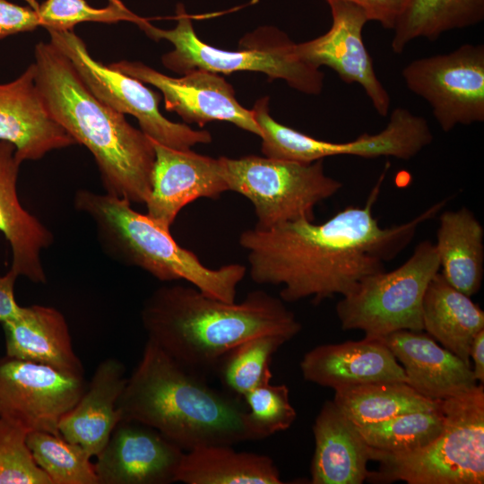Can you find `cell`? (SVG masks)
Listing matches in <instances>:
<instances>
[{
    "mask_svg": "<svg viewBox=\"0 0 484 484\" xmlns=\"http://www.w3.org/2000/svg\"><path fill=\"white\" fill-rule=\"evenodd\" d=\"M386 164L362 207L348 206L321 224L300 219L270 229L244 230L238 244L247 252L251 280L281 286L280 298L316 305L344 296L366 276L385 270L412 239L418 227L444 207L442 200L402 224L381 227L373 215Z\"/></svg>",
    "mask_w": 484,
    "mask_h": 484,
    "instance_id": "6da1fadb",
    "label": "cell"
},
{
    "mask_svg": "<svg viewBox=\"0 0 484 484\" xmlns=\"http://www.w3.org/2000/svg\"><path fill=\"white\" fill-rule=\"evenodd\" d=\"M141 320L149 341L188 370L215 373L233 347L263 334L291 340L301 324L285 302L263 290L240 302L210 297L193 285H164L144 301Z\"/></svg>",
    "mask_w": 484,
    "mask_h": 484,
    "instance_id": "7a4b0ae2",
    "label": "cell"
},
{
    "mask_svg": "<svg viewBox=\"0 0 484 484\" xmlns=\"http://www.w3.org/2000/svg\"><path fill=\"white\" fill-rule=\"evenodd\" d=\"M36 82L52 117L92 154L105 193L145 203L151 190L153 141L98 99L50 42L34 49Z\"/></svg>",
    "mask_w": 484,
    "mask_h": 484,
    "instance_id": "3957f363",
    "label": "cell"
},
{
    "mask_svg": "<svg viewBox=\"0 0 484 484\" xmlns=\"http://www.w3.org/2000/svg\"><path fill=\"white\" fill-rule=\"evenodd\" d=\"M243 399L212 388L147 340L117 402L122 420L159 431L184 451L250 440Z\"/></svg>",
    "mask_w": 484,
    "mask_h": 484,
    "instance_id": "277c9868",
    "label": "cell"
},
{
    "mask_svg": "<svg viewBox=\"0 0 484 484\" xmlns=\"http://www.w3.org/2000/svg\"><path fill=\"white\" fill-rule=\"evenodd\" d=\"M73 206L91 220L99 244L111 259L140 268L160 281H185L210 297L236 301L238 286L246 273L245 265L207 267L176 242L170 229L133 209L125 199L80 189Z\"/></svg>",
    "mask_w": 484,
    "mask_h": 484,
    "instance_id": "5b68a950",
    "label": "cell"
},
{
    "mask_svg": "<svg viewBox=\"0 0 484 484\" xmlns=\"http://www.w3.org/2000/svg\"><path fill=\"white\" fill-rule=\"evenodd\" d=\"M177 25L160 29L148 20L138 26L153 40L165 39L174 48L161 57L165 67L178 74L205 70L229 74L238 71L260 72L270 79L284 80L291 88L306 94H319L324 73L301 60L296 43L274 27H262L241 40L238 50L220 49L203 42L196 35L184 5L177 6Z\"/></svg>",
    "mask_w": 484,
    "mask_h": 484,
    "instance_id": "8992f818",
    "label": "cell"
},
{
    "mask_svg": "<svg viewBox=\"0 0 484 484\" xmlns=\"http://www.w3.org/2000/svg\"><path fill=\"white\" fill-rule=\"evenodd\" d=\"M444 427L426 446L401 454L373 449L379 469L367 480L409 484H483L484 387L441 401Z\"/></svg>",
    "mask_w": 484,
    "mask_h": 484,
    "instance_id": "52a82bcc",
    "label": "cell"
},
{
    "mask_svg": "<svg viewBox=\"0 0 484 484\" xmlns=\"http://www.w3.org/2000/svg\"><path fill=\"white\" fill-rule=\"evenodd\" d=\"M229 191L251 202L255 229H270L300 219L315 220V207L333 196L342 183L324 171V160L310 163L248 155L220 157Z\"/></svg>",
    "mask_w": 484,
    "mask_h": 484,
    "instance_id": "ba28073f",
    "label": "cell"
},
{
    "mask_svg": "<svg viewBox=\"0 0 484 484\" xmlns=\"http://www.w3.org/2000/svg\"><path fill=\"white\" fill-rule=\"evenodd\" d=\"M439 271L435 244L419 242L398 268L366 276L342 296L336 305L341 328L376 338L401 330L422 331L423 297Z\"/></svg>",
    "mask_w": 484,
    "mask_h": 484,
    "instance_id": "9c48e42d",
    "label": "cell"
},
{
    "mask_svg": "<svg viewBox=\"0 0 484 484\" xmlns=\"http://www.w3.org/2000/svg\"><path fill=\"white\" fill-rule=\"evenodd\" d=\"M50 40L72 63L83 83L101 102L124 115L134 117L140 129L152 141L177 150L209 143L206 130L166 118L159 109L160 95L141 81L95 60L73 30L47 29Z\"/></svg>",
    "mask_w": 484,
    "mask_h": 484,
    "instance_id": "30bf717a",
    "label": "cell"
},
{
    "mask_svg": "<svg viewBox=\"0 0 484 484\" xmlns=\"http://www.w3.org/2000/svg\"><path fill=\"white\" fill-rule=\"evenodd\" d=\"M407 88L424 99L444 132L484 121V46L415 59L402 71Z\"/></svg>",
    "mask_w": 484,
    "mask_h": 484,
    "instance_id": "8fae6325",
    "label": "cell"
},
{
    "mask_svg": "<svg viewBox=\"0 0 484 484\" xmlns=\"http://www.w3.org/2000/svg\"><path fill=\"white\" fill-rule=\"evenodd\" d=\"M86 388L75 376L43 364L0 357V418L29 432L60 435L58 423Z\"/></svg>",
    "mask_w": 484,
    "mask_h": 484,
    "instance_id": "7c38bea8",
    "label": "cell"
},
{
    "mask_svg": "<svg viewBox=\"0 0 484 484\" xmlns=\"http://www.w3.org/2000/svg\"><path fill=\"white\" fill-rule=\"evenodd\" d=\"M108 65L154 86L162 93L166 109L176 112L186 123L203 126L211 121H226L262 136L252 110L240 105L233 87L220 73L193 70L176 78L139 61L122 60Z\"/></svg>",
    "mask_w": 484,
    "mask_h": 484,
    "instance_id": "4fadbf2b",
    "label": "cell"
},
{
    "mask_svg": "<svg viewBox=\"0 0 484 484\" xmlns=\"http://www.w3.org/2000/svg\"><path fill=\"white\" fill-rule=\"evenodd\" d=\"M333 23L324 34L296 44L298 57L308 65L333 69L346 83H358L364 90L376 111L385 117L390 109L388 91L376 76L373 61L362 39L368 21L358 5L346 2L328 4Z\"/></svg>",
    "mask_w": 484,
    "mask_h": 484,
    "instance_id": "5bb4252c",
    "label": "cell"
},
{
    "mask_svg": "<svg viewBox=\"0 0 484 484\" xmlns=\"http://www.w3.org/2000/svg\"><path fill=\"white\" fill-rule=\"evenodd\" d=\"M155 152L151 190L146 201V215L170 229L179 212L199 199L218 200L228 186L220 159L189 150H177L153 141Z\"/></svg>",
    "mask_w": 484,
    "mask_h": 484,
    "instance_id": "9a60e30c",
    "label": "cell"
},
{
    "mask_svg": "<svg viewBox=\"0 0 484 484\" xmlns=\"http://www.w3.org/2000/svg\"><path fill=\"white\" fill-rule=\"evenodd\" d=\"M184 454L154 428L121 420L94 466L99 484H169Z\"/></svg>",
    "mask_w": 484,
    "mask_h": 484,
    "instance_id": "2e32d148",
    "label": "cell"
},
{
    "mask_svg": "<svg viewBox=\"0 0 484 484\" xmlns=\"http://www.w3.org/2000/svg\"><path fill=\"white\" fill-rule=\"evenodd\" d=\"M0 141L15 147L21 164L76 144L47 109L34 63L13 81L0 83Z\"/></svg>",
    "mask_w": 484,
    "mask_h": 484,
    "instance_id": "e0dca14e",
    "label": "cell"
},
{
    "mask_svg": "<svg viewBox=\"0 0 484 484\" xmlns=\"http://www.w3.org/2000/svg\"><path fill=\"white\" fill-rule=\"evenodd\" d=\"M304 379L333 391L376 382H406L403 368L380 338L318 345L302 358Z\"/></svg>",
    "mask_w": 484,
    "mask_h": 484,
    "instance_id": "ac0fdd59",
    "label": "cell"
},
{
    "mask_svg": "<svg viewBox=\"0 0 484 484\" xmlns=\"http://www.w3.org/2000/svg\"><path fill=\"white\" fill-rule=\"evenodd\" d=\"M421 332L401 330L380 338L403 368L410 386L428 399L442 401L478 385L471 366Z\"/></svg>",
    "mask_w": 484,
    "mask_h": 484,
    "instance_id": "d6986e66",
    "label": "cell"
},
{
    "mask_svg": "<svg viewBox=\"0 0 484 484\" xmlns=\"http://www.w3.org/2000/svg\"><path fill=\"white\" fill-rule=\"evenodd\" d=\"M21 163L15 147L0 141V232L12 250V266L18 276L34 283L47 282L41 253L53 241L52 232L21 204L17 180Z\"/></svg>",
    "mask_w": 484,
    "mask_h": 484,
    "instance_id": "ffe728a7",
    "label": "cell"
},
{
    "mask_svg": "<svg viewBox=\"0 0 484 484\" xmlns=\"http://www.w3.org/2000/svg\"><path fill=\"white\" fill-rule=\"evenodd\" d=\"M126 380L125 367L120 360L103 359L76 404L61 418L59 434L83 447L92 457L97 456L122 420L117 402Z\"/></svg>",
    "mask_w": 484,
    "mask_h": 484,
    "instance_id": "44dd1931",
    "label": "cell"
},
{
    "mask_svg": "<svg viewBox=\"0 0 484 484\" xmlns=\"http://www.w3.org/2000/svg\"><path fill=\"white\" fill-rule=\"evenodd\" d=\"M313 434L312 484H361L367 480L373 449L333 401L323 404Z\"/></svg>",
    "mask_w": 484,
    "mask_h": 484,
    "instance_id": "7402d4cb",
    "label": "cell"
},
{
    "mask_svg": "<svg viewBox=\"0 0 484 484\" xmlns=\"http://www.w3.org/2000/svg\"><path fill=\"white\" fill-rule=\"evenodd\" d=\"M2 325L6 356L84 376L83 366L73 349L67 322L55 307H21L18 314Z\"/></svg>",
    "mask_w": 484,
    "mask_h": 484,
    "instance_id": "603a6c76",
    "label": "cell"
},
{
    "mask_svg": "<svg viewBox=\"0 0 484 484\" xmlns=\"http://www.w3.org/2000/svg\"><path fill=\"white\" fill-rule=\"evenodd\" d=\"M421 317L429 336L471 366V343L484 330V312L471 297L450 285L438 272L425 291Z\"/></svg>",
    "mask_w": 484,
    "mask_h": 484,
    "instance_id": "cb8c5ba5",
    "label": "cell"
},
{
    "mask_svg": "<svg viewBox=\"0 0 484 484\" xmlns=\"http://www.w3.org/2000/svg\"><path fill=\"white\" fill-rule=\"evenodd\" d=\"M435 247L445 281L469 297L476 294L484 272V229L474 214L466 207L444 212Z\"/></svg>",
    "mask_w": 484,
    "mask_h": 484,
    "instance_id": "d4e9b609",
    "label": "cell"
},
{
    "mask_svg": "<svg viewBox=\"0 0 484 484\" xmlns=\"http://www.w3.org/2000/svg\"><path fill=\"white\" fill-rule=\"evenodd\" d=\"M176 482L185 484H281L272 459L239 452L229 445H210L185 451Z\"/></svg>",
    "mask_w": 484,
    "mask_h": 484,
    "instance_id": "484cf974",
    "label": "cell"
},
{
    "mask_svg": "<svg viewBox=\"0 0 484 484\" xmlns=\"http://www.w3.org/2000/svg\"><path fill=\"white\" fill-rule=\"evenodd\" d=\"M484 19V0H404L391 47L401 54L414 39L436 40L443 33L474 26Z\"/></svg>",
    "mask_w": 484,
    "mask_h": 484,
    "instance_id": "4316f807",
    "label": "cell"
},
{
    "mask_svg": "<svg viewBox=\"0 0 484 484\" xmlns=\"http://www.w3.org/2000/svg\"><path fill=\"white\" fill-rule=\"evenodd\" d=\"M333 401L356 426L434 411L441 403L419 394L406 382H376L334 390Z\"/></svg>",
    "mask_w": 484,
    "mask_h": 484,
    "instance_id": "83f0119b",
    "label": "cell"
},
{
    "mask_svg": "<svg viewBox=\"0 0 484 484\" xmlns=\"http://www.w3.org/2000/svg\"><path fill=\"white\" fill-rule=\"evenodd\" d=\"M289 341L278 334H263L246 340L222 357L214 374L226 392L243 399L262 382L272 380V359Z\"/></svg>",
    "mask_w": 484,
    "mask_h": 484,
    "instance_id": "f1b7e54d",
    "label": "cell"
},
{
    "mask_svg": "<svg viewBox=\"0 0 484 484\" xmlns=\"http://www.w3.org/2000/svg\"><path fill=\"white\" fill-rule=\"evenodd\" d=\"M443 427L441 403L434 411L405 413L384 421L357 426L370 447L385 454L422 448L441 433Z\"/></svg>",
    "mask_w": 484,
    "mask_h": 484,
    "instance_id": "f546056e",
    "label": "cell"
},
{
    "mask_svg": "<svg viewBox=\"0 0 484 484\" xmlns=\"http://www.w3.org/2000/svg\"><path fill=\"white\" fill-rule=\"evenodd\" d=\"M27 444L52 484H99L92 456L81 445L42 431L30 432Z\"/></svg>",
    "mask_w": 484,
    "mask_h": 484,
    "instance_id": "4dcf8cb0",
    "label": "cell"
},
{
    "mask_svg": "<svg viewBox=\"0 0 484 484\" xmlns=\"http://www.w3.org/2000/svg\"><path fill=\"white\" fill-rule=\"evenodd\" d=\"M243 400L246 407L245 424L250 440L264 439L284 431L296 419L297 413L290 404L286 385L264 381L246 393Z\"/></svg>",
    "mask_w": 484,
    "mask_h": 484,
    "instance_id": "1f68e13d",
    "label": "cell"
},
{
    "mask_svg": "<svg viewBox=\"0 0 484 484\" xmlns=\"http://www.w3.org/2000/svg\"><path fill=\"white\" fill-rule=\"evenodd\" d=\"M38 13L40 26L53 30H73L81 22L117 23L130 22L140 26L147 19L132 12L121 0H108L102 8L91 6L86 0H26Z\"/></svg>",
    "mask_w": 484,
    "mask_h": 484,
    "instance_id": "d6a6232c",
    "label": "cell"
},
{
    "mask_svg": "<svg viewBox=\"0 0 484 484\" xmlns=\"http://www.w3.org/2000/svg\"><path fill=\"white\" fill-rule=\"evenodd\" d=\"M30 432L0 418V484H52L27 444Z\"/></svg>",
    "mask_w": 484,
    "mask_h": 484,
    "instance_id": "836d02e7",
    "label": "cell"
},
{
    "mask_svg": "<svg viewBox=\"0 0 484 484\" xmlns=\"http://www.w3.org/2000/svg\"><path fill=\"white\" fill-rule=\"evenodd\" d=\"M39 26V18L32 7L0 0V39L32 31Z\"/></svg>",
    "mask_w": 484,
    "mask_h": 484,
    "instance_id": "e575fe53",
    "label": "cell"
},
{
    "mask_svg": "<svg viewBox=\"0 0 484 484\" xmlns=\"http://www.w3.org/2000/svg\"><path fill=\"white\" fill-rule=\"evenodd\" d=\"M346 2L360 7L367 14L368 21L379 22L384 28L393 30L402 8L404 0H325Z\"/></svg>",
    "mask_w": 484,
    "mask_h": 484,
    "instance_id": "d590c367",
    "label": "cell"
},
{
    "mask_svg": "<svg viewBox=\"0 0 484 484\" xmlns=\"http://www.w3.org/2000/svg\"><path fill=\"white\" fill-rule=\"evenodd\" d=\"M18 274L10 269L4 275L0 276V323L3 324L13 318L21 306L14 298V283Z\"/></svg>",
    "mask_w": 484,
    "mask_h": 484,
    "instance_id": "8d00e7d4",
    "label": "cell"
},
{
    "mask_svg": "<svg viewBox=\"0 0 484 484\" xmlns=\"http://www.w3.org/2000/svg\"><path fill=\"white\" fill-rule=\"evenodd\" d=\"M472 359L471 370L476 381L484 382V330H481L474 338L471 350L470 359Z\"/></svg>",
    "mask_w": 484,
    "mask_h": 484,
    "instance_id": "74e56055",
    "label": "cell"
}]
</instances>
